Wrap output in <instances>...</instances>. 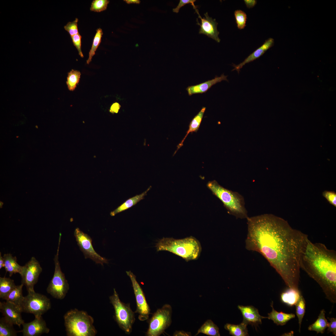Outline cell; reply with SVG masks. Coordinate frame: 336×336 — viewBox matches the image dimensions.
I'll use <instances>...</instances> for the list:
<instances>
[{
	"instance_id": "obj_1",
	"label": "cell",
	"mask_w": 336,
	"mask_h": 336,
	"mask_svg": "<svg viewBox=\"0 0 336 336\" xmlns=\"http://www.w3.org/2000/svg\"><path fill=\"white\" fill-rule=\"evenodd\" d=\"M247 219L246 250L260 254L289 288L299 290L301 256L308 235L273 214Z\"/></svg>"
},
{
	"instance_id": "obj_2",
	"label": "cell",
	"mask_w": 336,
	"mask_h": 336,
	"mask_svg": "<svg viewBox=\"0 0 336 336\" xmlns=\"http://www.w3.org/2000/svg\"><path fill=\"white\" fill-rule=\"evenodd\" d=\"M300 267L321 287L326 297L336 302V252L308 238L302 249Z\"/></svg>"
},
{
	"instance_id": "obj_3",
	"label": "cell",
	"mask_w": 336,
	"mask_h": 336,
	"mask_svg": "<svg viewBox=\"0 0 336 336\" xmlns=\"http://www.w3.org/2000/svg\"><path fill=\"white\" fill-rule=\"evenodd\" d=\"M155 247L157 251H169L181 257L187 262L197 259L202 250L200 242L192 236L179 239L163 237L158 241Z\"/></svg>"
},
{
	"instance_id": "obj_4",
	"label": "cell",
	"mask_w": 336,
	"mask_h": 336,
	"mask_svg": "<svg viewBox=\"0 0 336 336\" xmlns=\"http://www.w3.org/2000/svg\"><path fill=\"white\" fill-rule=\"evenodd\" d=\"M207 186L222 201L229 214L236 218L247 219L248 217L244 199L241 195L223 187L215 180L209 181Z\"/></svg>"
},
{
	"instance_id": "obj_5",
	"label": "cell",
	"mask_w": 336,
	"mask_h": 336,
	"mask_svg": "<svg viewBox=\"0 0 336 336\" xmlns=\"http://www.w3.org/2000/svg\"><path fill=\"white\" fill-rule=\"evenodd\" d=\"M64 319L67 336H94L97 334L93 318L85 311L71 310L65 314Z\"/></svg>"
},
{
	"instance_id": "obj_6",
	"label": "cell",
	"mask_w": 336,
	"mask_h": 336,
	"mask_svg": "<svg viewBox=\"0 0 336 336\" xmlns=\"http://www.w3.org/2000/svg\"><path fill=\"white\" fill-rule=\"evenodd\" d=\"M109 299L114 309L115 320L120 328L126 334H130L135 320L134 313L131 309L130 304H125L121 301L115 288Z\"/></svg>"
},
{
	"instance_id": "obj_7",
	"label": "cell",
	"mask_w": 336,
	"mask_h": 336,
	"mask_svg": "<svg viewBox=\"0 0 336 336\" xmlns=\"http://www.w3.org/2000/svg\"><path fill=\"white\" fill-rule=\"evenodd\" d=\"M62 234H59L57 253L54 261L55 269L53 276L47 288L46 291L53 297L60 300L65 296L69 289V285L64 274L61 271L58 260V253Z\"/></svg>"
},
{
	"instance_id": "obj_8",
	"label": "cell",
	"mask_w": 336,
	"mask_h": 336,
	"mask_svg": "<svg viewBox=\"0 0 336 336\" xmlns=\"http://www.w3.org/2000/svg\"><path fill=\"white\" fill-rule=\"evenodd\" d=\"M172 308L168 304L164 305L153 313L148 321L147 336H159L171 325Z\"/></svg>"
},
{
	"instance_id": "obj_9",
	"label": "cell",
	"mask_w": 336,
	"mask_h": 336,
	"mask_svg": "<svg viewBox=\"0 0 336 336\" xmlns=\"http://www.w3.org/2000/svg\"><path fill=\"white\" fill-rule=\"evenodd\" d=\"M28 292L20 305L22 312L32 314L35 317H39L51 308L50 300L46 296L35 291Z\"/></svg>"
},
{
	"instance_id": "obj_10",
	"label": "cell",
	"mask_w": 336,
	"mask_h": 336,
	"mask_svg": "<svg viewBox=\"0 0 336 336\" xmlns=\"http://www.w3.org/2000/svg\"><path fill=\"white\" fill-rule=\"evenodd\" d=\"M74 236L85 259L90 258L96 263L102 265H103L104 263H108L106 259L100 256L95 251L92 245V239L88 235L77 228L74 231Z\"/></svg>"
},
{
	"instance_id": "obj_11",
	"label": "cell",
	"mask_w": 336,
	"mask_h": 336,
	"mask_svg": "<svg viewBox=\"0 0 336 336\" xmlns=\"http://www.w3.org/2000/svg\"><path fill=\"white\" fill-rule=\"evenodd\" d=\"M132 284L136 302L135 313L138 314V319L141 321L148 319L150 314V309L146 300L144 292L137 282L136 276L130 271H126Z\"/></svg>"
},
{
	"instance_id": "obj_12",
	"label": "cell",
	"mask_w": 336,
	"mask_h": 336,
	"mask_svg": "<svg viewBox=\"0 0 336 336\" xmlns=\"http://www.w3.org/2000/svg\"><path fill=\"white\" fill-rule=\"evenodd\" d=\"M42 270L39 262L34 257L23 266L20 274L21 282L25 286L28 292L34 291V286L37 282Z\"/></svg>"
},
{
	"instance_id": "obj_13",
	"label": "cell",
	"mask_w": 336,
	"mask_h": 336,
	"mask_svg": "<svg viewBox=\"0 0 336 336\" xmlns=\"http://www.w3.org/2000/svg\"><path fill=\"white\" fill-rule=\"evenodd\" d=\"M198 14V17L201 20V23L198 21L197 19V24L200 26L199 33L205 35L208 37L215 40L216 42L219 43L220 39L218 37L219 32L217 30L218 23L215 19H213L210 17L207 12L204 14L205 17L202 18L199 13L198 10H195Z\"/></svg>"
},
{
	"instance_id": "obj_14",
	"label": "cell",
	"mask_w": 336,
	"mask_h": 336,
	"mask_svg": "<svg viewBox=\"0 0 336 336\" xmlns=\"http://www.w3.org/2000/svg\"><path fill=\"white\" fill-rule=\"evenodd\" d=\"M0 311L4 317L13 325L20 327L25 322L21 316L22 311L18 305L7 301L0 302Z\"/></svg>"
},
{
	"instance_id": "obj_15",
	"label": "cell",
	"mask_w": 336,
	"mask_h": 336,
	"mask_svg": "<svg viewBox=\"0 0 336 336\" xmlns=\"http://www.w3.org/2000/svg\"><path fill=\"white\" fill-rule=\"evenodd\" d=\"M23 328L20 331L23 336H39L44 334H48L50 331L45 321L42 316L35 317L32 321L22 325Z\"/></svg>"
},
{
	"instance_id": "obj_16",
	"label": "cell",
	"mask_w": 336,
	"mask_h": 336,
	"mask_svg": "<svg viewBox=\"0 0 336 336\" xmlns=\"http://www.w3.org/2000/svg\"><path fill=\"white\" fill-rule=\"evenodd\" d=\"M238 309L240 310L243 317V321L248 325H257L261 324L262 320L268 318V317L261 315L258 310L252 306L238 305Z\"/></svg>"
},
{
	"instance_id": "obj_17",
	"label": "cell",
	"mask_w": 336,
	"mask_h": 336,
	"mask_svg": "<svg viewBox=\"0 0 336 336\" xmlns=\"http://www.w3.org/2000/svg\"><path fill=\"white\" fill-rule=\"evenodd\" d=\"M274 40L270 38L266 40L260 47L248 56L242 62L238 65L233 64L234 68L232 71L236 70L239 73L240 69L245 64L253 62L262 56L268 49L271 47L274 44Z\"/></svg>"
},
{
	"instance_id": "obj_18",
	"label": "cell",
	"mask_w": 336,
	"mask_h": 336,
	"mask_svg": "<svg viewBox=\"0 0 336 336\" xmlns=\"http://www.w3.org/2000/svg\"><path fill=\"white\" fill-rule=\"evenodd\" d=\"M227 76L222 74L220 76L195 85L188 86L186 89L188 95L191 96L196 94H202L207 92L212 86L222 81L228 82Z\"/></svg>"
},
{
	"instance_id": "obj_19",
	"label": "cell",
	"mask_w": 336,
	"mask_h": 336,
	"mask_svg": "<svg viewBox=\"0 0 336 336\" xmlns=\"http://www.w3.org/2000/svg\"><path fill=\"white\" fill-rule=\"evenodd\" d=\"M4 262V268L6 272L9 273V276L11 277L13 274L18 273L20 274L21 272L23 266L20 265L17 262L16 256L13 257L11 254H4L3 256Z\"/></svg>"
},
{
	"instance_id": "obj_20",
	"label": "cell",
	"mask_w": 336,
	"mask_h": 336,
	"mask_svg": "<svg viewBox=\"0 0 336 336\" xmlns=\"http://www.w3.org/2000/svg\"><path fill=\"white\" fill-rule=\"evenodd\" d=\"M271 306L272 310L268 313V319L273 320L277 325H283L289 320L295 317L294 314L286 313L282 312H278L273 307V302L272 301Z\"/></svg>"
},
{
	"instance_id": "obj_21",
	"label": "cell",
	"mask_w": 336,
	"mask_h": 336,
	"mask_svg": "<svg viewBox=\"0 0 336 336\" xmlns=\"http://www.w3.org/2000/svg\"><path fill=\"white\" fill-rule=\"evenodd\" d=\"M151 188V186H150L146 191L142 193L136 195L126 200L116 209L111 212L110 214V215L112 216H114L116 214L127 210L137 204L138 203L144 198V197L147 195V192Z\"/></svg>"
},
{
	"instance_id": "obj_22",
	"label": "cell",
	"mask_w": 336,
	"mask_h": 336,
	"mask_svg": "<svg viewBox=\"0 0 336 336\" xmlns=\"http://www.w3.org/2000/svg\"><path fill=\"white\" fill-rule=\"evenodd\" d=\"M206 109V107H203L198 114L192 119L189 125V128L185 136L181 142L177 146V149L174 153V154H175L178 150L183 145V142L188 135L190 133L197 132L198 131Z\"/></svg>"
},
{
	"instance_id": "obj_23",
	"label": "cell",
	"mask_w": 336,
	"mask_h": 336,
	"mask_svg": "<svg viewBox=\"0 0 336 336\" xmlns=\"http://www.w3.org/2000/svg\"><path fill=\"white\" fill-rule=\"evenodd\" d=\"M325 313L324 309L320 311L316 321L308 327L309 330L315 331L317 334H322L324 332L326 328L328 327L329 323L325 318Z\"/></svg>"
},
{
	"instance_id": "obj_24",
	"label": "cell",
	"mask_w": 336,
	"mask_h": 336,
	"mask_svg": "<svg viewBox=\"0 0 336 336\" xmlns=\"http://www.w3.org/2000/svg\"><path fill=\"white\" fill-rule=\"evenodd\" d=\"M247 325L243 321L239 324L227 323L225 325L224 328L233 336H247L249 335Z\"/></svg>"
},
{
	"instance_id": "obj_25",
	"label": "cell",
	"mask_w": 336,
	"mask_h": 336,
	"mask_svg": "<svg viewBox=\"0 0 336 336\" xmlns=\"http://www.w3.org/2000/svg\"><path fill=\"white\" fill-rule=\"evenodd\" d=\"M300 295L299 290L289 288L282 293L281 299L283 303L292 306L295 305Z\"/></svg>"
},
{
	"instance_id": "obj_26",
	"label": "cell",
	"mask_w": 336,
	"mask_h": 336,
	"mask_svg": "<svg viewBox=\"0 0 336 336\" xmlns=\"http://www.w3.org/2000/svg\"><path fill=\"white\" fill-rule=\"evenodd\" d=\"M202 333L209 336H220L218 327L211 320H207L198 329L195 336Z\"/></svg>"
},
{
	"instance_id": "obj_27",
	"label": "cell",
	"mask_w": 336,
	"mask_h": 336,
	"mask_svg": "<svg viewBox=\"0 0 336 336\" xmlns=\"http://www.w3.org/2000/svg\"><path fill=\"white\" fill-rule=\"evenodd\" d=\"M16 286L14 281L10 278L0 277V298L5 300Z\"/></svg>"
},
{
	"instance_id": "obj_28",
	"label": "cell",
	"mask_w": 336,
	"mask_h": 336,
	"mask_svg": "<svg viewBox=\"0 0 336 336\" xmlns=\"http://www.w3.org/2000/svg\"><path fill=\"white\" fill-rule=\"evenodd\" d=\"M23 286L22 284L16 285L8 295L5 300L20 306L24 297L22 294Z\"/></svg>"
},
{
	"instance_id": "obj_29",
	"label": "cell",
	"mask_w": 336,
	"mask_h": 336,
	"mask_svg": "<svg viewBox=\"0 0 336 336\" xmlns=\"http://www.w3.org/2000/svg\"><path fill=\"white\" fill-rule=\"evenodd\" d=\"M13 324L4 317L0 319V336H16L17 331L13 327Z\"/></svg>"
},
{
	"instance_id": "obj_30",
	"label": "cell",
	"mask_w": 336,
	"mask_h": 336,
	"mask_svg": "<svg viewBox=\"0 0 336 336\" xmlns=\"http://www.w3.org/2000/svg\"><path fill=\"white\" fill-rule=\"evenodd\" d=\"M81 73L79 71L72 69L68 74L66 84L68 90L73 91L79 82Z\"/></svg>"
},
{
	"instance_id": "obj_31",
	"label": "cell",
	"mask_w": 336,
	"mask_h": 336,
	"mask_svg": "<svg viewBox=\"0 0 336 336\" xmlns=\"http://www.w3.org/2000/svg\"><path fill=\"white\" fill-rule=\"evenodd\" d=\"M103 34L102 29L98 28L96 30V33L94 36L92 46L89 53V57L86 61V63L89 64L91 61L93 57L95 54V52L99 47L101 41V38Z\"/></svg>"
},
{
	"instance_id": "obj_32",
	"label": "cell",
	"mask_w": 336,
	"mask_h": 336,
	"mask_svg": "<svg viewBox=\"0 0 336 336\" xmlns=\"http://www.w3.org/2000/svg\"><path fill=\"white\" fill-rule=\"evenodd\" d=\"M296 313L298 317L299 325V332H301V325L303 318L305 312L306 305L305 300L303 296L301 294L295 305Z\"/></svg>"
},
{
	"instance_id": "obj_33",
	"label": "cell",
	"mask_w": 336,
	"mask_h": 336,
	"mask_svg": "<svg viewBox=\"0 0 336 336\" xmlns=\"http://www.w3.org/2000/svg\"><path fill=\"white\" fill-rule=\"evenodd\" d=\"M234 16L238 29H244L246 26L247 19L246 13L241 10H237L234 12Z\"/></svg>"
},
{
	"instance_id": "obj_34",
	"label": "cell",
	"mask_w": 336,
	"mask_h": 336,
	"mask_svg": "<svg viewBox=\"0 0 336 336\" xmlns=\"http://www.w3.org/2000/svg\"><path fill=\"white\" fill-rule=\"evenodd\" d=\"M109 1L107 0H94L92 2L90 8L91 11L100 12L106 9Z\"/></svg>"
},
{
	"instance_id": "obj_35",
	"label": "cell",
	"mask_w": 336,
	"mask_h": 336,
	"mask_svg": "<svg viewBox=\"0 0 336 336\" xmlns=\"http://www.w3.org/2000/svg\"><path fill=\"white\" fill-rule=\"evenodd\" d=\"M78 19L76 18L72 22H69L64 26V28L69 33L71 36L79 33L77 28Z\"/></svg>"
},
{
	"instance_id": "obj_36",
	"label": "cell",
	"mask_w": 336,
	"mask_h": 336,
	"mask_svg": "<svg viewBox=\"0 0 336 336\" xmlns=\"http://www.w3.org/2000/svg\"><path fill=\"white\" fill-rule=\"evenodd\" d=\"M71 37L73 45L77 50L79 55L81 57L83 58L84 55L81 49L82 36L78 33Z\"/></svg>"
},
{
	"instance_id": "obj_37",
	"label": "cell",
	"mask_w": 336,
	"mask_h": 336,
	"mask_svg": "<svg viewBox=\"0 0 336 336\" xmlns=\"http://www.w3.org/2000/svg\"><path fill=\"white\" fill-rule=\"evenodd\" d=\"M323 195L330 204L336 207V193L335 192L325 191L323 193Z\"/></svg>"
},
{
	"instance_id": "obj_38",
	"label": "cell",
	"mask_w": 336,
	"mask_h": 336,
	"mask_svg": "<svg viewBox=\"0 0 336 336\" xmlns=\"http://www.w3.org/2000/svg\"><path fill=\"white\" fill-rule=\"evenodd\" d=\"M196 1V0H180L178 5L176 7L173 9V11L178 13L181 7L187 4H190L192 5L194 9L196 10L197 9V7L194 4V2Z\"/></svg>"
},
{
	"instance_id": "obj_39",
	"label": "cell",
	"mask_w": 336,
	"mask_h": 336,
	"mask_svg": "<svg viewBox=\"0 0 336 336\" xmlns=\"http://www.w3.org/2000/svg\"><path fill=\"white\" fill-rule=\"evenodd\" d=\"M330 321L328 325L327 329L328 333L331 332L333 334L336 336V318H327Z\"/></svg>"
},
{
	"instance_id": "obj_40",
	"label": "cell",
	"mask_w": 336,
	"mask_h": 336,
	"mask_svg": "<svg viewBox=\"0 0 336 336\" xmlns=\"http://www.w3.org/2000/svg\"><path fill=\"white\" fill-rule=\"evenodd\" d=\"M174 336H191L190 332H185L183 330L175 331L173 334Z\"/></svg>"
},
{
	"instance_id": "obj_41",
	"label": "cell",
	"mask_w": 336,
	"mask_h": 336,
	"mask_svg": "<svg viewBox=\"0 0 336 336\" xmlns=\"http://www.w3.org/2000/svg\"><path fill=\"white\" fill-rule=\"evenodd\" d=\"M244 1L246 7L248 8L253 7L257 2V1L255 0H244Z\"/></svg>"
},
{
	"instance_id": "obj_42",
	"label": "cell",
	"mask_w": 336,
	"mask_h": 336,
	"mask_svg": "<svg viewBox=\"0 0 336 336\" xmlns=\"http://www.w3.org/2000/svg\"><path fill=\"white\" fill-rule=\"evenodd\" d=\"M120 107L119 104L117 103H114L111 106L110 111L113 113H117Z\"/></svg>"
},
{
	"instance_id": "obj_43",
	"label": "cell",
	"mask_w": 336,
	"mask_h": 336,
	"mask_svg": "<svg viewBox=\"0 0 336 336\" xmlns=\"http://www.w3.org/2000/svg\"><path fill=\"white\" fill-rule=\"evenodd\" d=\"M124 1L128 4L131 3L139 4L140 2V1L138 0H124Z\"/></svg>"
},
{
	"instance_id": "obj_44",
	"label": "cell",
	"mask_w": 336,
	"mask_h": 336,
	"mask_svg": "<svg viewBox=\"0 0 336 336\" xmlns=\"http://www.w3.org/2000/svg\"><path fill=\"white\" fill-rule=\"evenodd\" d=\"M4 262L3 257L1 256V253L0 252V269L3 267H4Z\"/></svg>"
},
{
	"instance_id": "obj_45",
	"label": "cell",
	"mask_w": 336,
	"mask_h": 336,
	"mask_svg": "<svg viewBox=\"0 0 336 336\" xmlns=\"http://www.w3.org/2000/svg\"><path fill=\"white\" fill-rule=\"evenodd\" d=\"M294 332L291 331L290 332L285 333L283 334L282 336H293Z\"/></svg>"
},
{
	"instance_id": "obj_46",
	"label": "cell",
	"mask_w": 336,
	"mask_h": 336,
	"mask_svg": "<svg viewBox=\"0 0 336 336\" xmlns=\"http://www.w3.org/2000/svg\"><path fill=\"white\" fill-rule=\"evenodd\" d=\"M0 208H1L2 207V205H3V203L2 202H0Z\"/></svg>"
}]
</instances>
